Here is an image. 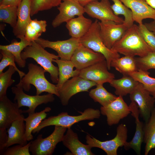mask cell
<instances>
[{
  "instance_id": "6da1fadb",
  "label": "cell",
  "mask_w": 155,
  "mask_h": 155,
  "mask_svg": "<svg viewBox=\"0 0 155 155\" xmlns=\"http://www.w3.org/2000/svg\"><path fill=\"white\" fill-rule=\"evenodd\" d=\"M125 56L143 57L154 51L140 34L138 26L133 24L125 32L111 49Z\"/></svg>"
},
{
  "instance_id": "7a4b0ae2",
  "label": "cell",
  "mask_w": 155,
  "mask_h": 155,
  "mask_svg": "<svg viewBox=\"0 0 155 155\" xmlns=\"http://www.w3.org/2000/svg\"><path fill=\"white\" fill-rule=\"evenodd\" d=\"M28 72L19 83L24 90L29 91L31 84L35 87L36 95L45 92L59 97L57 87L46 79L44 75L46 71L42 67L31 63L28 64Z\"/></svg>"
},
{
  "instance_id": "3957f363",
  "label": "cell",
  "mask_w": 155,
  "mask_h": 155,
  "mask_svg": "<svg viewBox=\"0 0 155 155\" xmlns=\"http://www.w3.org/2000/svg\"><path fill=\"white\" fill-rule=\"evenodd\" d=\"M22 59L28 58L34 59L42 67L46 72L49 73L53 83L57 84L59 80V69L52 63L54 59H59L58 55L51 53L45 50L35 41L32 42L30 45L26 47L21 53Z\"/></svg>"
},
{
  "instance_id": "277c9868",
  "label": "cell",
  "mask_w": 155,
  "mask_h": 155,
  "mask_svg": "<svg viewBox=\"0 0 155 155\" xmlns=\"http://www.w3.org/2000/svg\"><path fill=\"white\" fill-rule=\"evenodd\" d=\"M100 111L97 109L88 108L78 116H71L65 112L60 113L56 116H52L42 120L33 130L32 133H38L42 129L46 127L59 126L71 127L75 123L82 121L92 120L98 119L100 116Z\"/></svg>"
},
{
  "instance_id": "5b68a950",
  "label": "cell",
  "mask_w": 155,
  "mask_h": 155,
  "mask_svg": "<svg viewBox=\"0 0 155 155\" xmlns=\"http://www.w3.org/2000/svg\"><path fill=\"white\" fill-rule=\"evenodd\" d=\"M99 22L96 19L87 33L80 38V43L94 51L100 53L105 57L108 70L112 60L120 57L119 53L108 49L104 44L100 35Z\"/></svg>"
},
{
  "instance_id": "8992f818",
  "label": "cell",
  "mask_w": 155,
  "mask_h": 155,
  "mask_svg": "<svg viewBox=\"0 0 155 155\" xmlns=\"http://www.w3.org/2000/svg\"><path fill=\"white\" fill-rule=\"evenodd\" d=\"M67 128L55 126L53 133L48 137L43 138L40 134L36 138L31 142L30 151L33 155H51L57 145L62 142Z\"/></svg>"
},
{
  "instance_id": "52a82bcc",
  "label": "cell",
  "mask_w": 155,
  "mask_h": 155,
  "mask_svg": "<svg viewBox=\"0 0 155 155\" xmlns=\"http://www.w3.org/2000/svg\"><path fill=\"white\" fill-rule=\"evenodd\" d=\"M116 136L112 139L101 141L87 135L86 139L87 144L93 147L98 148L104 151L107 155H117L120 147L124 146L127 142V129L125 125L119 124L117 128Z\"/></svg>"
},
{
  "instance_id": "ba28073f",
  "label": "cell",
  "mask_w": 155,
  "mask_h": 155,
  "mask_svg": "<svg viewBox=\"0 0 155 155\" xmlns=\"http://www.w3.org/2000/svg\"><path fill=\"white\" fill-rule=\"evenodd\" d=\"M23 89L20 84L18 83L15 87L11 88L12 92L14 94V100L19 108L27 106L28 110H23V113L28 114L35 113L37 107L42 104H46L53 102L55 100L53 94L48 93L46 95H36L31 96L28 95L23 91Z\"/></svg>"
},
{
  "instance_id": "9c48e42d",
  "label": "cell",
  "mask_w": 155,
  "mask_h": 155,
  "mask_svg": "<svg viewBox=\"0 0 155 155\" xmlns=\"http://www.w3.org/2000/svg\"><path fill=\"white\" fill-rule=\"evenodd\" d=\"M97 84L93 81L84 79L79 76L73 77L66 81L58 89L59 98L63 106H67L70 98L80 92H88Z\"/></svg>"
},
{
  "instance_id": "30bf717a",
  "label": "cell",
  "mask_w": 155,
  "mask_h": 155,
  "mask_svg": "<svg viewBox=\"0 0 155 155\" xmlns=\"http://www.w3.org/2000/svg\"><path fill=\"white\" fill-rule=\"evenodd\" d=\"M111 5L109 0H94L86 4L84 8L88 16L101 22L112 21L118 24L123 23L124 20L114 13Z\"/></svg>"
},
{
  "instance_id": "8fae6325",
  "label": "cell",
  "mask_w": 155,
  "mask_h": 155,
  "mask_svg": "<svg viewBox=\"0 0 155 155\" xmlns=\"http://www.w3.org/2000/svg\"><path fill=\"white\" fill-rule=\"evenodd\" d=\"M151 96L150 92L140 82L130 94L131 101L135 102L137 105L140 114L145 123L148 121L154 108L155 99Z\"/></svg>"
},
{
  "instance_id": "7c38bea8",
  "label": "cell",
  "mask_w": 155,
  "mask_h": 155,
  "mask_svg": "<svg viewBox=\"0 0 155 155\" xmlns=\"http://www.w3.org/2000/svg\"><path fill=\"white\" fill-rule=\"evenodd\" d=\"M45 49H51L58 53L60 59L70 60L75 49L80 44V38L71 37L68 39L63 40L51 41L39 38L35 41Z\"/></svg>"
},
{
  "instance_id": "4fadbf2b",
  "label": "cell",
  "mask_w": 155,
  "mask_h": 155,
  "mask_svg": "<svg viewBox=\"0 0 155 155\" xmlns=\"http://www.w3.org/2000/svg\"><path fill=\"white\" fill-rule=\"evenodd\" d=\"M100 110L101 113L106 116L107 124L110 126L118 124L131 113L129 106L121 96H117L107 105L101 106Z\"/></svg>"
},
{
  "instance_id": "5bb4252c",
  "label": "cell",
  "mask_w": 155,
  "mask_h": 155,
  "mask_svg": "<svg viewBox=\"0 0 155 155\" xmlns=\"http://www.w3.org/2000/svg\"><path fill=\"white\" fill-rule=\"evenodd\" d=\"M99 23L100 37L105 45L110 49L129 28L124 22L118 24L113 21H107L99 22Z\"/></svg>"
},
{
  "instance_id": "9a60e30c",
  "label": "cell",
  "mask_w": 155,
  "mask_h": 155,
  "mask_svg": "<svg viewBox=\"0 0 155 155\" xmlns=\"http://www.w3.org/2000/svg\"><path fill=\"white\" fill-rule=\"evenodd\" d=\"M108 70L105 59L80 70L78 76L97 84L110 83L115 79V75Z\"/></svg>"
},
{
  "instance_id": "2e32d148",
  "label": "cell",
  "mask_w": 155,
  "mask_h": 155,
  "mask_svg": "<svg viewBox=\"0 0 155 155\" xmlns=\"http://www.w3.org/2000/svg\"><path fill=\"white\" fill-rule=\"evenodd\" d=\"M102 54L96 52L80 43L75 49L70 59L76 69L80 70L105 60Z\"/></svg>"
},
{
  "instance_id": "e0dca14e",
  "label": "cell",
  "mask_w": 155,
  "mask_h": 155,
  "mask_svg": "<svg viewBox=\"0 0 155 155\" xmlns=\"http://www.w3.org/2000/svg\"><path fill=\"white\" fill-rule=\"evenodd\" d=\"M23 113L16 102H13L7 95L0 99V129H6L14 121L24 119Z\"/></svg>"
},
{
  "instance_id": "ac0fdd59",
  "label": "cell",
  "mask_w": 155,
  "mask_h": 155,
  "mask_svg": "<svg viewBox=\"0 0 155 155\" xmlns=\"http://www.w3.org/2000/svg\"><path fill=\"white\" fill-rule=\"evenodd\" d=\"M58 9L59 13L53 21L52 25L54 28L67 22L75 16H79L85 13L84 7L75 0H63Z\"/></svg>"
},
{
  "instance_id": "d6986e66",
  "label": "cell",
  "mask_w": 155,
  "mask_h": 155,
  "mask_svg": "<svg viewBox=\"0 0 155 155\" xmlns=\"http://www.w3.org/2000/svg\"><path fill=\"white\" fill-rule=\"evenodd\" d=\"M132 11L134 21L139 25L143 24L145 19L155 20V9L149 6L144 0H120Z\"/></svg>"
},
{
  "instance_id": "ffe728a7",
  "label": "cell",
  "mask_w": 155,
  "mask_h": 155,
  "mask_svg": "<svg viewBox=\"0 0 155 155\" xmlns=\"http://www.w3.org/2000/svg\"><path fill=\"white\" fill-rule=\"evenodd\" d=\"M129 106L131 113L135 119L136 129L132 140L129 142H127L124 147L125 150L131 148L137 155H140L141 145L144 142V126L139 119L140 112L137 104L131 101Z\"/></svg>"
},
{
  "instance_id": "44dd1931",
  "label": "cell",
  "mask_w": 155,
  "mask_h": 155,
  "mask_svg": "<svg viewBox=\"0 0 155 155\" xmlns=\"http://www.w3.org/2000/svg\"><path fill=\"white\" fill-rule=\"evenodd\" d=\"M67 129L62 142L63 145L70 151L72 155H94L91 151L92 148L90 146L81 142L78 139L77 134L74 132L71 127Z\"/></svg>"
},
{
  "instance_id": "7402d4cb",
  "label": "cell",
  "mask_w": 155,
  "mask_h": 155,
  "mask_svg": "<svg viewBox=\"0 0 155 155\" xmlns=\"http://www.w3.org/2000/svg\"><path fill=\"white\" fill-rule=\"evenodd\" d=\"M30 11V0H22L18 7L17 23L13 30L17 38L24 36L26 27L31 20Z\"/></svg>"
},
{
  "instance_id": "603a6c76",
  "label": "cell",
  "mask_w": 155,
  "mask_h": 155,
  "mask_svg": "<svg viewBox=\"0 0 155 155\" xmlns=\"http://www.w3.org/2000/svg\"><path fill=\"white\" fill-rule=\"evenodd\" d=\"M24 119L14 121L8 129L6 149L15 144L25 146L28 144L25 137L26 126Z\"/></svg>"
},
{
  "instance_id": "cb8c5ba5",
  "label": "cell",
  "mask_w": 155,
  "mask_h": 155,
  "mask_svg": "<svg viewBox=\"0 0 155 155\" xmlns=\"http://www.w3.org/2000/svg\"><path fill=\"white\" fill-rule=\"evenodd\" d=\"M66 27L72 37L80 38L88 32L92 24V20L82 15L66 22Z\"/></svg>"
},
{
  "instance_id": "d4e9b609",
  "label": "cell",
  "mask_w": 155,
  "mask_h": 155,
  "mask_svg": "<svg viewBox=\"0 0 155 155\" xmlns=\"http://www.w3.org/2000/svg\"><path fill=\"white\" fill-rule=\"evenodd\" d=\"M53 62L56 63L59 69V80L56 85L58 89L71 77L78 76L80 70H73L74 65L71 60H64L61 59H54Z\"/></svg>"
},
{
  "instance_id": "484cf974",
  "label": "cell",
  "mask_w": 155,
  "mask_h": 155,
  "mask_svg": "<svg viewBox=\"0 0 155 155\" xmlns=\"http://www.w3.org/2000/svg\"><path fill=\"white\" fill-rule=\"evenodd\" d=\"M19 39L18 42L16 40H13L11 43L7 45H0V50H5L9 52L14 56L15 61L18 66L23 68L26 65V60L22 59L21 53L22 51L28 46L30 45L32 42L28 41L24 36Z\"/></svg>"
},
{
  "instance_id": "4316f807",
  "label": "cell",
  "mask_w": 155,
  "mask_h": 155,
  "mask_svg": "<svg viewBox=\"0 0 155 155\" xmlns=\"http://www.w3.org/2000/svg\"><path fill=\"white\" fill-rule=\"evenodd\" d=\"M139 82L130 76L123 75L121 78L113 79L109 83L115 89V93L118 96L123 97L130 94L134 89Z\"/></svg>"
},
{
  "instance_id": "83f0119b",
  "label": "cell",
  "mask_w": 155,
  "mask_h": 155,
  "mask_svg": "<svg viewBox=\"0 0 155 155\" xmlns=\"http://www.w3.org/2000/svg\"><path fill=\"white\" fill-rule=\"evenodd\" d=\"M51 110V108L47 107L43 110L38 112L29 114L26 118H24L25 122V137L28 141L32 140L33 136L32 133L33 130L46 117V113Z\"/></svg>"
},
{
  "instance_id": "f1b7e54d",
  "label": "cell",
  "mask_w": 155,
  "mask_h": 155,
  "mask_svg": "<svg viewBox=\"0 0 155 155\" xmlns=\"http://www.w3.org/2000/svg\"><path fill=\"white\" fill-rule=\"evenodd\" d=\"M144 142L146 144L144 154L147 155L151 150L155 148V107L144 126Z\"/></svg>"
},
{
  "instance_id": "f546056e",
  "label": "cell",
  "mask_w": 155,
  "mask_h": 155,
  "mask_svg": "<svg viewBox=\"0 0 155 155\" xmlns=\"http://www.w3.org/2000/svg\"><path fill=\"white\" fill-rule=\"evenodd\" d=\"M110 66L115 68L123 75H128L138 70L135 58L129 56L113 59L111 62Z\"/></svg>"
},
{
  "instance_id": "4dcf8cb0",
  "label": "cell",
  "mask_w": 155,
  "mask_h": 155,
  "mask_svg": "<svg viewBox=\"0 0 155 155\" xmlns=\"http://www.w3.org/2000/svg\"><path fill=\"white\" fill-rule=\"evenodd\" d=\"M46 22L44 20H31L27 26L24 36L28 41H35L46 30Z\"/></svg>"
},
{
  "instance_id": "1f68e13d",
  "label": "cell",
  "mask_w": 155,
  "mask_h": 155,
  "mask_svg": "<svg viewBox=\"0 0 155 155\" xmlns=\"http://www.w3.org/2000/svg\"><path fill=\"white\" fill-rule=\"evenodd\" d=\"M89 95L95 102H98L102 106L107 105L117 97L108 92L103 84H97L95 88L90 90Z\"/></svg>"
},
{
  "instance_id": "d6a6232c",
  "label": "cell",
  "mask_w": 155,
  "mask_h": 155,
  "mask_svg": "<svg viewBox=\"0 0 155 155\" xmlns=\"http://www.w3.org/2000/svg\"><path fill=\"white\" fill-rule=\"evenodd\" d=\"M150 74L148 71L138 69L129 73V75L136 81L142 84L144 87L150 92L155 90V78L150 77Z\"/></svg>"
},
{
  "instance_id": "836d02e7",
  "label": "cell",
  "mask_w": 155,
  "mask_h": 155,
  "mask_svg": "<svg viewBox=\"0 0 155 155\" xmlns=\"http://www.w3.org/2000/svg\"><path fill=\"white\" fill-rule=\"evenodd\" d=\"M18 7L0 5V21L14 28L17 21Z\"/></svg>"
},
{
  "instance_id": "e575fe53",
  "label": "cell",
  "mask_w": 155,
  "mask_h": 155,
  "mask_svg": "<svg viewBox=\"0 0 155 155\" xmlns=\"http://www.w3.org/2000/svg\"><path fill=\"white\" fill-rule=\"evenodd\" d=\"M114 3L111 7L114 13L116 16L121 15L125 18L123 22L129 28L133 24L132 12L131 10L126 6L120 0H112Z\"/></svg>"
},
{
  "instance_id": "d590c367",
  "label": "cell",
  "mask_w": 155,
  "mask_h": 155,
  "mask_svg": "<svg viewBox=\"0 0 155 155\" xmlns=\"http://www.w3.org/2000/svg\"><path fill=\"white\" fill-rule=\"evenodd\" d=\"M63 0H30V16H33L40 11L47 10L59 6Z\"/></svg>"
},
{
  "instance_id": "8d00e7d4",
  "label": "cell",
  "mask_w": 155,
  "mask_h": 155,
  "mask_svg": "<svg viewBox=\"0 0 155 155\" xmlns=\"http://www.w3.org/2000/svg\"><path fill=\"white\" fill-rule=\"evenodd\" d=\"M16 71L13 66H9L6 71L0 74V99L7 95V88L15 82V81L11 77Z\"/></svg>"
},
{
  "instance_id": "74e56055",
  "label": "cell",
  "mask_w": 155,
  "mask_h": 155,
  "mask_svg": "<svg viewBox=\"0 0 155 155\" xmlns=\"http://www.w3.org/2000/svg\"><path fill=\"white\" fill-rule=\"evenodd\" d=\"M1 52L2 58L0 62V74L3 72V71L7 67L12 66L14 67L19 74L20 80H21L25 74L20 70L17 67L15 63L14 56L11 53L6 51L1 50Z\"/></svg>"
},
{
  "instance_id": "f35d334b",
  "label": "cell",
  "mask_w": 155,
  "mask_h": 155,
  "mask_svg": "<svg viewBox=\"0 0 155 155\" xmlns=\"http://www.w3.org/2000/svg\"><path fill=\"white\" fill-rule=\"evenodd\" d=\"M135 58L138 69L148 71L150 69H155V51L143 57Z\"/></svg>"
},
{
  "instance_id": "ab89813d",
  "label": "cell",
  "mask_w": 155,
  "mask_h": 155,
  "mask_svg": "<svg viewBox=\"0 0 155 155\" xmlns=\"http://www.w3.org/2000/svg\"><path fill=\"white\" fill-rule=\"evenodd\" d=\"M31 142L25 145L20 144L6 148L3 152L4 155H30L29 148Z\"/></svg>"
},
{
  "instance_id": "60d3db41",
  "label": "cell",
  "mask_w": 155,
  "mask_h": 155,
  "mask_svg": "<svg viewBox=\"0 0 155 155\" xmlns=\"http://www.w3.org/2000/svg\"><path fill=\"white\" fill-rule=\"evenodd\" d=\"M138 28L139 32L145 41L155 51V34L144 24L139 25Z\"/></svg>"
},
{
  "instance_id": "b9f144b4",
  "label": "cell",
  "mask_w": 155,
  "mask_h": 155,
  "mask_svg": "<svg viewBox=\"0 0 155 155\" xmlns=\"http://www.w3.org/2000/svg\"><path fill=\"white\" fill-rule=\"evenodd\" d=\"M6 129H0V154L3 153L6 149L5 145L7 140Z\"/></svg>"
},
{
  "instance_id": "7bdbcfd3",
  "label": "cell",
  "mask_w": 155,
  "mask_h": 155,
  "mask_svg": "<svg viewBox=\"0 0 155 155\" xmlns=\"http://www.w3.org/2000/svg\"><path fill=\"white\" fill-rule=\"evenodd\" d=\"M22 0H4L0 3V5L18 7Z\"/></svg>"
},
{
  "instance_id": "ee69618b",
  "label": "cell",
  "mask_w": 155,
  "mask_h": 155,
  "mask_svg": "<svg viewBox=\"0 0 155 155\" xmlns=\"http://www.w3.org/2000/svg\"><path fill=\"white\" fill-rule=\"evenodd\" d=\"M146 28L155 34V20L148 23L144 24Z\"/></svg>"
},
{
  "instance_id": "f6af8a7d",
  "label": "cell",
  "mask_w": 155,
  "mask_h": 155,
  "mask_svg": "<svg viewBox=\"0 0 155 155\" xmlns=\"http://www.w3.org/2000/svg\"><path fill=\"white\" fill-rule=\"evenodd\" d=\"M84 7L90 2L94 0H75Z\"/></svg>"
},
{
  "instance_id": "bcb514c9",
  "label": "cell",
  "mask_w": 155,
  "mask_h": 155,
  "mask_svg": "<svg viewBox=\"0 0 155 155\" xmlns=\"http://www.w3.org/2000/svg\"><path fill=\"white\" fill-rule=\"evenodd\" d=\"M152 8L155 9V0H144Z\"/></svg>"
},
{
  "instance_id": "7dc6e473",
  "label": "cell",
  "mask_w": 155,
  "mask_h": 155,
  "mask_svg": "<svg viewBox=\"0 0 155 155\" xmlns=\"http://www.w3.org/2000/svg\"><path fill=\"white\" fill-rule=\"evenodd\" d=\"M151 95L155 99V90L153 92H150Z\"/></svg>"
},
{
  "instance_id": "c3c4849f",
  "label": "cell",
  "mask_w": 155,
  "mask_h": 155,
  "mask_svg": "<svg viewBox=\"0 0 155 155\" xmlns=\"http://www.w3.org/2000/svg\"><path fill=\"white\" fill-rule=\"evenodd\" d=\"M3 0H0V3L2 2Z\"/></svg>"
}]
</instances>
